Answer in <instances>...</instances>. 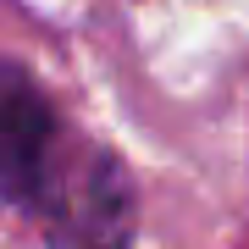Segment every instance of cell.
Instances as JSON below:
<instances>
[{
  "label": "cell",
  "instance_id": "1",
  "mask_svg": "<svg viewBox=\"0 0 249 249\" xmlns=\"http://www.w3.org/2000/svg\"><path fill=\"white\" fill-rule=\"evenodd\" d=\"M0 199L55 249L133 244V178L106 144L61 122L39 78L0 61Z\"/></svg>",
  "mask_w": 249,
  "mask_h": 249
}]
</instances>
